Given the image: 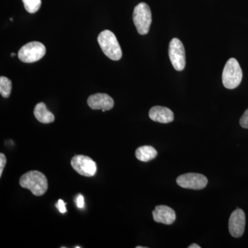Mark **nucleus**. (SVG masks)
I'll return each instance as SVG.
<instances>
[{
    "label": "nucleus",
    "instance_id": "obj_20",
    "mask_svg": "<svg viewBox=\"0 0 248 248\" xmlns=\"http://www.w3.org/2000/svg\"><path fill=\"white\" fill-rule=\"evenodd\" d=\"M76 203L78 208H83L84 207V198L82 195H79L76 198Z\"/></svg>",
    "mask_w": 248,
    "mask_h": 248
},
{
    "label": "nucleus",
    "instance_id": "obj_9",
    "mask_svg": "<svg viewBox=\"0 0 248 248\" xmlns=\"http://www.w3.org/2000/svg\"><path fill=\"white\" fill-rule=\"evenodd\" d=\"M246 227V215L244 210L236 209L232 213L229 219V232L232 236L239 238L244 234Z\"/></svg>",
    "mask_w": 248,
    "mask_h": 248
},
{
    "label": "nucleus",
    "instance_id": "obj_6",
    "mask_svg": "<svg viewBox=\"0 0 248 248\" xmlns=\"http://www.w3.org/2000/svg\"><path fill=\"white\" fill-rule=\"evenodd\" d=\"M169 57L174 69L182 71L186 66V51L182 42L174 38L169 45Z\"/></svg>",
    "mask_w": 248,
    "mask_h": 248
},
{
    "label": "nucleus",
    "instance_id": "obj_11",
    "mask_svg": "<svg viewBox=\"0 0 248 248\" xmlns=\"http://www.w3.org/2000/svg\"><path fill=\"white\" fill-rule=\"evenodd\" d=\"M153 218L156 223L171 225L175 221L176 214L173 209L166 205H157L153 211Z\"/></svg>",
    "mask_w": 248,
    "mask_h": 248
},
{
    "label": "nucleus",
    "instance_id": "obj_16",
    "mask_svg": "<svg viewBox=\"0 0 248 248\" xmlns=\"http://www.w3.org/2000/svg\"><path fill=\"white\" fill-rule=\"evenodd\" d=\"M24 8L30 14H35L40 9L42 5L41 0H22Z\"/></svg>",
    "mask_w": 248,
    "mask_h": 248
},
{
    "label": "nucleus",
    "instance_id": "obj_8",
    "mask_svg": "<svg viewBox=\"0 0 248 248\" xmlns=\"http://www.w3.org/2000/svg\"><path fill=\"white\" fill-rule=\"evenodd\" d=\"M73 169L85 177H93L97 172V164L91 158L85 155H76L71 159Z\"/></svg>",
    "mask_w": 248,
    "mask_h": 248
},
{
    "label": "nucleus",
    "instance_id": "obj_24",
    "mask_svg": "<svg viewBox=\"0 0 248 248\" xmlns=\"http://www.w3.org/2000/svg\"><path fill=\"white\" fill-rule=\"evenodd\" d=\"M76 248H81V247H80V246H76V247H75Z\"/></svg>",
    "mask_w": 248,
    "mask_h": 248
},
{
    "label": "nucleus",
    "instance_id": "obj_21",
    "mask_svg": "<svg viewBox=\"0 0 248 248\" xmlns=\"http://www.w3.org/2000/svg\"><path fill=\"white\" fill-rule=\"evenodd\" d=\"M188 248H201V246L197 244H192L190 246H188Z\"/></svg>",
    "mask_w": 248,
    "mask_h": 248
},
{
    "label": "nucleus",
    "instance_id": "obj_2",
    "mask_svg": "<svg viewBox=\"0 0 248 248\" xmlns=\"http://www.w3.org/2000/svg\"><path fill=\"white\" fill-rule=\"evenodd\" d=\"M98 43L104 54L114 61H118L122 57V49L117 37L110 31L105 30L98 36Z\"/></svg>",
    "mask_w": 248,
    "mask_h": 248
},
{
    "label": "nucleus",
    "instance_id": "obj_13",
    "mask_svg": "<svg viewBox=\"0 0 248 248\" xmlns=\"http://www.w3.org/2000/svg\"><path fill=\"white\" fill-rule=\"evenodd\" d=\"M34 115L41 123L50 124L55 121V116L47 109L45 103L40 102L35 106Z\"/></svg>",
    "mask_w": 248,
    "mask_h": 248
},
{
    "label": "nucleus",
    "instance_id": "obj_17",
    "mask_svg": "<svg viewBox=\"0 0 248 248\" xmlns=\"http://www.w3.org/2000/svg\"><path fill=\"white\" fill-rule=\"evenodd\" d=\"M240 125L244 128L248 129V109L244 112L240 119Z\"/></svg>",
    "mask_w": 248,
    "mask_h": 248
},
{
    "label": "nucleus",
    "instance_id": "obj_7",
    "mask_svg": "<svg viewBox=\"0 0 248 248\" xmlns=\"http://www.w3.org/2000/svg\"><path fill=\"white\" fill-rule=\"evenodd\" d=\"M208 179L199 173H186L177 179V184L184 188L192 190H202L208 185Z\"/></svg>",
    "mask_w": 248,
    "mask_h": 248
},
{
    "label": "nucleus",
    "instance_id": "obj_1",
    "mask_svg": "<svg viewBox=\"0 0 248 248\" xmlns=\"http://www.w3.org/2000/svg\"><path fill=\"white\" fill-rule=\"evenodd\" d=\"M19 184L37 197L45 195L48 190L47 178L43 173L37 170L29 171L23 174L19 179Z\"/></svg>",
    "mask_w": 248,
    "mask_h": 248
},
{
    "label": "nucleus",
    "instance_id": "obj_10",
    "mask_svg": "<svg viewBox=\"0 0 248 248\" xmlns=\"http://www.w3.org/2000/svg\"><path fill=\"white\" fill-rule=\"evenodd\" d=\"M114 100L108 94L97 93L88 99V105L93 110H102L103 112L111 110L114 107Z\"/></svg>",
    "mask_w": 248,
    "mask_h": 248
},
{
    "label": "nucleus",
    "instance_id": "obj_18",
    "mask_svg": "<svg viewBox=\"0 0 248 248\" xmlns=\"http://www.w3.org/2000/svg\"><path fill=\"white\" fill-rule=\"evenodd\" d=\"M6 164V156L3 153L0 154V177L2 175L3 170Z\"/></svg>",
    "mask_w": 248,
    "mask_h": 248
},
{
    "label": "nucleus",
    "instance_id": "obj_15",
    "mask_svg": "<svg viewBox=\"0 0 248 248\" xmlns=\"http://www.w3.org/2000/svg\"><path fill=\"white\" fill-rule=\"evenodd\" d=\"M12 90V83L11 80L6 77L0 78V93L4 98L9 97Z\"/></svg>",
    "mask_w": 248,
    "mask_h": 248
},
{
    "label": "nucleus",
    "instance_id": "obj_14",
    "mask_svg": "<svg viewBox=\"0 0 248 248\" xmlns=\"http://www.w3.org/2000/svg\"><path fill=\"white\" fill-rule=\"evenodd\" d=\"M135 156L140 161L148 162L154 159L157 156V151L153 146H141L136 150Z\"/></svg>",
    "mask_w": 248,
    "mask_h": 248
},
{
    "label": "nucleus",
    "instance_id": "obj_5",
    "mask_svg": "<svg viewBox=\"0 0 248 248\" xmlns=\"http://www.w3.org/2000/svg\"><path fill=\"white\" fill-rule=\"evenodd\" d=\"M46 49L43 44L31 42L23 46L18 52V58L24 63H33L45 56Z\"/></svg>",
    "mask_w": 248,
    "mask_h": 248
},
{
    "label": "nucleus",
    "instance_id": "obj_3",
    "mask_svg": "<svg viewBox=\"0 0 248 248\" xmlns=\"http://www.w3.org/2000/svg\"><path fill=\"white\" fill-rule=\"evenodd\" d=\"M242 78V70L239 62L236 59H230L223 68L222 75L223 86L228 89H236L241 84Z\"/></svg>",
    "mask_w": 248,
    "mask_h": 248
},
{
    "label": "nucleus",
    "instance_id": "obj_23",
    "mask_svg": "<svg viewBox=\"0 0 248 248\" xmlns=\"http://www.w3.org/2000/svg\"><path fill=\"white\" fill-rule=\"evenodd\" d=\"M11 56H12V57L16 56V54H15V53H11Z\"/></svg>",
    "mask_w": 248,
    "mask_h": 248
},
{
    "label": "nucleus",
    "instance_id": "obj_4",
    "mask_svg": "<svg viewBox=\"0 0 248 248\" xmlns=\"http://www.w3.org/2000/svg\"><path fill=\"white\" fill-rule=\"evenodd\" d=\"M133 22L140 35L148 33L152 23V14L149 6L144 2L135 6L133 12Z\"/></svg>",
    "mask_w": 248,
    "mask_h": 248
},
{
    "label": "nucleus",
    "instance_id": "obj_12",
    "mask_svg": "<svg viewBox=\"0 0 248 248\" xmlns=\"http://www.w3.org/2000/svg\"><path fill=\"white\" fill-rule=\"evenodd\" d=\"M149 117L154 122L161 124H169L174 120V114L169 108L156 106L152 108Z\"/></svg>",
    "mask_w": 248,
    "mask_h": 248
},
{
    "label": "nucleus",
    "instance_id": "obj_19",
    "mask_svg": "<svg viewBox=\"0 0 248 248\" xmlns=\"http://www.w3.org/2000/svg\"><path fill=\"white\" fill-rule=\"evenodd\" d=\"M66 203H64L63 201L60 200L58 201V203H57V208L60 210V213L63 214L66 213L67 210L66 208Z\"/></svg>",
    "mask_w": 248,
    "mask_h": 248
},
{
    "label": "nucleus",
    "instance_id": "obj_22",
    "mask_svg": "<svg viewBox=\"0 0 248 248\" xmlns=\"http://www.w3.org/2000/svg\"><path fill=\"white\" fill-rule=\"evenodd\" d=\"M137 248H146V247H141V246H138L136 247Z\"/></svg>",
    "mask_w": 248,
    "mask_h": 248
}]
</instances>
